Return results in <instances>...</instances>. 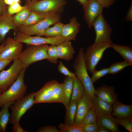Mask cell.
<instances>
[{
  "instance_id": "6da1fadb",
  "label": "cell",
  "mask_w": 132,
  "mask_h": 132,
  "mask_svg": "<svg viewBox=\"0 0 132 132\" xmlns=\"http://www.w3.org/2000/svg\"><path fill=\"white\" fill-rule=\"evenodd\" d=\"M84 52L82 47L78 50L73 65L76 77L79 80L86 92L92 99L95 96V89L91 78L89 76L85 64Z\"/></svg>"
},
{
  "instance_id": "30bf717a",
  "label": "cell",
  "mask_w": 132,
  "mask_h": 132,
  "mask_svg": "<svg viewBox=\"0 0 132 132\" xmlns=\"http://www.w3.org/2000/svg\"><path fill=\"white\" fill-rule=\"evenodd\" d=\"M96 33L94 43L103 42L111 44L110 38L112 29L106 21L102 14L99 15L92 24Z\"/></svg>"
},
{
  "instance_id": "ffe728a7",
  "label": "cell",
  "mask_w": 132,
  "mask_h": 132,
  "mask_svg": "<svg viewBox=\"0 0 132 132\" xmlns=\"http://www.w3.org/2000/svg\"><path fill=\"white\" fill-rule=\"evenodd\" d=\"M113 110L111 115L116 118L132 116V105L122 103L118 100L112 105Z\"/></svg>"
},
{
  "instance_id": "d6986e66",
  "label": "cell",
  "mask_w": 132,
  "mask_h": 132,
  "mask_svg": "<svg viewBox=\"0 0 132 132\" xmlns=\"http://www.w3.org/2000/svg\"><path fill=\"white\" fill-rule=\"evenodd\" d=\"M92 99L93 107L98 118L105 115H111L113 110L112 105L96 95Z\"/></svg>"
},
{
  "instance_id": "db71d44e",
  "label": "cell",
  "mask_w": 132,
  "mask_h": 132,
  "mask_svg": "<svg viewBox=\"0 0 132 132\" xmlns=\"http://www.w3.org/2000/svg\"><path fill=\"white\" fill-rule=\"evenodd\" d=\"M26 0L27 1V3H29L31 1V0Z\"/></svg>"
},
{
  "instance_id": "4316f807",
  "label": "cell",
  "mask_w": 132,
  "mask_h": 132,
  "mask_svg": "<svg viewBox=\"0 0 132 132\" xmlns=\"http://www.w3.org/2000/svg\"><path fill=\"white\" fill-rule=\"evenodd\" d=\"M73 78L66 77L63 83L64 87L65 98L63 103L66 108L69 104L73 88Z\"/></svg>"
},
{
  "instance_id": "f907efd6",
  "label": "cell",
  "mask_w": 132,
  "mask_h": 132,
  "mask_svg": "<svg viewBox=\"0 0 132 132\" xmlns=\"http://www.w3.org/2000/svg\"><path fill=\"white\" fill-rule=\"evenodd\" d=\"M14 2H18L20 3L21 2V1L20 0H13Z\"/></svg>"
},
{
  "instance_id": "52a82bcc",
  "label": "cell",
  "mask_w": 132,
  "mask_h": 132,
  "mask_svg": "<svg viewBox=\"0 0 132 132\" xmlns=\"http://www.w3.org/2000/svg\"><path fill=\"white\" fill-rule=\"evenodd\" d=\"M14 39L19 42L25 43L28 45L49 44L57 45L65 40L61 36L45 37L38 36H32L19 31L14 33Z\"/></svg>"
},
{
  "instance_id": "ee69618b",
  "label": "cell",
  "mask_w": 132,
  "mask_h": 132,
  "mask_svg": "<svg viewBox=\"0 0 132 132\" xmlns=\"http://www.w3.org/2000/svg\"><path fill=\"white\" fill-rule=\"evenodd\" d=\"M12 61L10 60L0 59V71L8 65Z\"/></svg>"
},
{
  "instance_id": "7c38bea8",
  "label": "cell",
  "mask_w": 132,
  "mask_h": 132,
  "mask_svg": "<svg viewBox=\"0 0 132 132\" xmlns=\"http://www.w3.org/2000/svg\"><path fill=\"white\" fill-rule=\"evenodd\" d=\"M83 8L84 19L89 28L91 29L95 19L102 14L104 7L95 0H88Z\"/></svg>"
},
{
  "instance_id": "e575fe53",
  "label": "cell",
  "mask_w": 132,
  "mask_h": 132,
  "mask_svg": "<svg viewBox=\"0 0 132 132\" xmlns=\"http://www.w3.org/2000/svg\"><path fill=\"white\" fill-rule=\"evenodd\" d=\"M56 45H51L48 46L47 50V60L53 64H56L58 59L56 54Z\"/></svg>"
},
{
  "instance_id": "60d3db41",
  "label": "cell",
  "mask_w": 132,
  "mask_h": 132,
  "mask_svg": "<svg viewBox=\"0 0 132 132\" xmlns=\"http://www.w3.org/2000/svg\"><path fill=\"white\" fill-rule=\"evenodd\" d=\"M104 7L107 9L111 6L114 3L115 0H95Z\"/></svg>"
},
{
  "instance_id": "7402d4cb",
  "label": "cell",
  "mask_w": 132,
  "mask_h": 132,
  "mask_svg": "<svg viewBox=\"0 0 132 132\" xmlns=\"http://www.w3.org/2000/svg\"><path fill=\"white\" fill-rule=\"evenodd\" d=\"M111 48L118 53L125 60L132 65V49L130 46L114 43L111 44Z\"/></svg>"
},
{
  "instance_id": "4dcf8cb0",
  "label": "cell",
  "mask_w": 132,
  "mask_h": 132,
  "mask_svg": "<svg viewBox=\"0 0 132 132\" xmlns=\"http://www.w3.org/2000/svg\"><path fill=\"white\" fill-rule=\"evenodd\" d=\"M131 66L126 61L116 62L110 66L109 67V74L114 75L119 72L126 67Z\"/></svg>"
},
{
  "instance_id": "836d02e7",
  "label": "cell",
  "mask_w": 132,
  "mask_h": 132,
  "mask_svg": "<svg viewBox=\"0 0 132 132\" xmlns=\"http://www.w3.org/2000/svg\"><path fill=\"white\" fill-rule=\"evenodd\" d=\"M118 124L123 127L129 132H132V116L121 118H115Z\"/></svg>"
},
{
  "instance_id": "681fc988",
  "label": "cell",
  "mask_w": 132,
  "mask_h": 132,
  "mask_svg": "<svg viewBox=\"0 0 132 132\" xmlns=\"http://www.w3.org/2000/svg\"><path fill=\"white\" fill-rule=\"evenodd\" d=\"M5 41L3 43H2L0 45V54L2 51L3 48L5 44Z\"/></svg>"
},
{
  "instance_id": "8d00e7d4",
  "label": "cell",
  "mask_w": 132,
  "mask_h": 132,
  "mask_svg": "<svg viewBox=\"0 0 132 132\" xmlns=\"http://www.w3.org/2000/svg\"><path fill=\"white\" fill-rule=\"evenodd\" d=\"M24 6H22L20 3L14 2L13 3L7 7V12L10 15L17 14L21 11L25 7Z\"/></svg>"
},
{
  "instance_id": "816d5d0a",
  "label": "cell",
  "mask_w": 132,
  "mask_h": 132,
  "mask_svg": "<svg viewBox=\"0 0 132 132\" xmlns=\"http://www.w3.org/2000/svg\"><path fill=\"white\" fill-rule=\"evenodd\" d=\"M39 0H32L30 2H36L38 1H39Z\"/></svg>"
},
{
  "instance_id": "f35d334b",
  "label": "cell",
  "mask_w": 132,
  "mask_h": 132,
  "mask_svg": "<svg viewBox=\"0 0 132 132\" xmlns=\"http://www.w3.org/2000/svg\"><path fill=\"white\" fill-rule=\"evenodd\" d=\"M81 126L84 132H97L99 127L97 123L88 124Z\"/></svg>"
},
{
  "instance_id": "3957f363",
  "label": "cell",
  "mask_w": 132,
  "mask_h": 132,
  "mask_svg": "<svg viewBox=\"0 0 132 132\" xmlns=\"http://www.w3.org/2000/svg\"><path fill=\"white\" fill-rule=\"evenodd\" d=\"M60 11L49 13L45 18L34 25L30 26H20L18 27V31L29 35L43 36L45 31L50 26L60 22Z\"/></svg>"
},
{
  "instance_id": "8fae6325",
  "label": "cell",
  "mask_w": 132,
  "mask_h": 132,
  "mask_svg": "<svg viewBox=\"0 0 132 132\" xmlns=\"http://www.w3.org/2000/svg\"><path fill=\"white\" fill-rule=\"evenodd\" d=\"M5 42V44L0 54V59L12 61L18 59L22 52V43L10 37H8Z\"/></svg>"
},
{
  "instance_id": "83f0119b",
  "label": "cell",
  "mask_w": 132,
  "mask_h": 132,
  "mask_svg": "<svg viewBox=\"0 0 132 132\" xmlns=\"http://www.w3.org/2000/svg\"><path fill=\"white\" fill-rule=\"evenodd\" d=\"M48 13H43L31 11L28 18L22 25L25 26L34 25L45 18Z\"/></svg>"
},
{
  "instance_id": "1f68e13d",
  "label": "cell",
  "mask_w": 132,
  "mask_h": 132,
  "mask_svg": "<svg viewBox=\"0 0 132 132\" xmlns=\"http://www.w3.org/2000/svg\"><path fill=\"white\" fill-rule=\"evenodd\" d=\"M58 127L60 132H84L80 125H71L61 123Z\"/></svg>"
},
{
  "instance_id": "603a6c76",
  "label": "cell",
  "mask_w": 132,
  "mask_h": 132,
  "mask_svg": "<svg viewBox=\"0 0 132 132\" xmlns=\"http://www.w3.org/2000/svg\"><path fill=\"white\" fill-rule=\"evenodd\" d=\"M14 102H10L4 105L0 111V132L6 131L10 115L9 112V108Z\"/></svg>"
},
{
  "instance_id": "5b68a950",
  "label": "cell",
  "mask_w": 132,
  "mask_h": 132,
  "mask_svg": "<svg viewBox=\"0 0 132 132\" xmlns=\"http://www.w3.org/2000/svg\"><path fill=\"white\" fill-rule=\"evenodd\" d=\"M110 47H111V44L103 42L94 43L88 47L84 54L88 71L92 73L96 69V67L102 58L104 51Z\"/></svg>"
},
{
  "instance_id": "2e32d148",
  "label": "cell",
  "mask_w": 132,
  "mask_h": 132,
  "mask_svg": "<svg viewBox=\"0 0 132 132\" xmlns=\"http://www.w3.org/2000/svg\"><path fill=\"white\" fill-rule=\"evenodd\" d=\"M80 25L76 17H72L69 23L64 24L61 36L65 40H75L80 30Z\"/></svg>"
},
{
  "instance_id": "bcb514c9",
  "label": "cell",
  "mask_w": 132,
  "mask_h": 132,
  "mask_svg": "<svg viewBox=\"0 0 132 132\" xmlns=\"http://www.w3.org/2000/svg\"><path fill=\"white\" fill-rule=\"evenodd\" d=\"M110 131L106 128L102 127H99L97 132H110Z\"/></svg>"
},
{
  "instance_id": "c3c4849f",
  "label": "cell",
  "mask_w": 132,
  "mask_h": 132,
  "mask_svg": "<svg viewBox=\"0 0 132 132\" xmlns=\"http://www.w3.org/2000/svg\"><path fill=\"white\" fill-rule=\"evenodd\" d=\"M78 1L81 5L83 6H84L87 3V0H76Z\"/></svg>"
},
{
  "instance_id": "277c9868",
  "label": "cell",
  "mask_w": 132,
  "mask_h": 132,
  "mask_svg": "<svg viewBox=\"0 0 132 132\" xmlns=\"http://www.w3.org/2000/svg\"><path fill=\"white\" fill-rule=\"evenodd\" d=\"M48 44L29 45L20 54L18 59L22 68L26 69L32 64L39 61L47 59Z\"/></svg>"
},
{
  "instance_id": "9a60e30c",
  "label": "cell",
  "mask_w": 132,
  "mask_h": 132,
  "mask_svg": "<svg viewBox=\"0 0 132 132\" xmlns=\"http://www.w3.org/2000/svg\"><path fill=\"white\" fill-rule=\"evenodd\" d=\"M13 30L15 33L18 31V27L14 23L13 16L7 12L0 15V44L5 41L6 35L9 31Z\"/></svg>"
},
{
  "instance_id": "f546056e",
  "label": "cell",
  "mask_w": 132,
  "mask_h": 132,
  "mask_svg": "<svg viewBox=\"0 0 132 132\" xmlns=\"http://www.w3.org/2000/svg\"><path fill=\"white\" fill-rule=\"evenodd\" d=\"M31 11L25 5L23 9L13 16V22L16 26L18 27L22 25L28 18Z\"/></svg>"
},
{
  "instance_id": "4fadbf2b",
  "label": "cell",
  "mask_w": 132,
  "mask_h": 132,
  "mask_svg": "<svg viewBox=\"0 0 132 132\" xmlns=\"http://www.w3.org/2000/svg\"><path fill=\"white\" fill-rule=\"evenodd\" d=\"M93 107L92 99L86 92L77 101L75 125H80L84 116Z\"/></svg>"
},
{
  "instance_id": "9c48e42d",
  "label": "cell",
  "mask_w": 132,
  "mask_h": 132,
  "mask_svg": "<svg viewBox=\"0 0 132 132\" xmlns=\"http://www.w3.org/2000/svg\"><path fill=\"white\" fill-rule=\"evenodd\" d=\"M22 69L18 59L14 60L9 69L0 73V89L3 92L7 90L15 81Z\"/></svg>"
},
{
  "instance_id": "7a4b0ae2",
  "label": "cell",
  "mask_w": 132,
  "mask_h": 132,
  "mask_svg": "<svg viewBox=\"0 0 132 132\" xmlns=\"http://www.w3.org/2000/svg\"><path fill=\"white\" fill-rule=\"evenodd\" d=\"M26 69H22L15 81L0 95V107L8 102H15L25 96L27 88L24 80Z\"/></svg>"
},
{
  "instance_id": "7bdbcfd3",
  "label": "cell",
  "mask_w": 132,
  "mask_h": 132,
  "mask_svg": "<svg viewBox=\"0 0 132 132\" xmlns=\"http://www.w3.org/2000/svg\"><path fill=\"white\" fill-rule=\"evenodd\" d=\"M7 7L3 0H0V15L7 12Z\"/></svg>"
},
{
  "instance_id": "ac0fdd59",
  "label": "cell",
  "mask_w": 132,
  "mask_h": 132,
  "mask_svg": "<svg viewBox=\"0 0 132 132\" xmlns=\"http://www.w3.org/2000/svg\"><path fill=\"white\" fill-rule=\"evenodd\" d=\"M56 49L58 58L67 61L72 59L75 53L71 43L68 41L65 40L56 45Z\"/></svg>"
},
{
  "instance_id": "f1b7e54d",
  "label": "cell",
  "mask_w": 132,
  "mask_h": 132,
  "mask_svg": "<svg viewBox=\"0 0 132 132\" xmlns=\"http://www.w3.org/2000/svg\"><path fill=\"white\" fill-rule=\"evenodd\" d=\"M64 24L59 22L49 27L44 31L43 35L45 37H55L61 36Z\"/></svg>"
},
{
  "instance_id": "d590c367",
  "label": "cell",
  "mask_w": 132,
  "mask_h": 132,
  "mask_svg": "<svg viewBox=\"0 0 132 132\" xmlns=\"http://www.w3.org/2000/svg\"><path fill=\"white\" fill-rule=\"evenodd\" d=\"M92 73V75L91 78L93 83L106 75L109 74V68L101 69L99 70L95 69Z\"/></svg>"
},
{
  "instance_id": "b9f144b4",
  "label": "cell",
  "mask_w": 132,
  "mask_h": 132,
  "mask_svg": "<svg viewBox=\"0 0 132 132\" xmlns=\"http://www.w3.org/2000/svg\"><path fill=\"white\" fill-rule=\"evenodd\" d=\"M12 132H28V131L24 130L20 125L19 123L13 125Z\"/></svg>"
},
{
  "instance_id": "ab89813d",
  "label": "cell",
  "mask_w": 132,
  "mask_h": 132,
  "mask_svg": "<svg viewBox=\"0 0 132 132\" xmlns=\"http://www.w3.org/2000/svg\"><path fill=\"white\" fill-rule=\"evenodd\" d=\"M38 132H60L54 126H47L41 127L37 131Z\"/></svg>"
},
{
  "instance_id": "484cf974",
  "label": "cell",
  "mask_w": 132,
  "mask_h": 132,
  "mask_svg": "<svg viewBox=\"0 0 132 132\" xmlns=\"http://www.w3.org/2000/svg\"><path fill=\"white\" fill-rule=\"evenodd\" d=\"M77 102L70 101L66 108V112L65 123L69 125H75Z\"/></svg>"
},
{
  "instance_id": "74e56055",
  "label": "cell",
  "mask_w": 132,
  "mask_h": 132,
  "mask_svg": "<svg viewBox=\"0 0 132 132\" xmlns=\"http://www.w3.org/2000/svg\"><path fill=\"white\" fill-rule=\"evenodd\" d=\"M58 69L59 71L66 77H68L73 78L76 77L75 73L69 71L61 61H60L58 65Z\"/></svg>"
},
{
  "instance_id": "cb8c5ba5",
  "label": "cell",
  "mask_w": 132,
  "mask_h": 132,
  "mask_svg": "<svg viewBox=\"0 0 132 132\" xmlns=\"http://www.w3.org/2000/svg\"><path fill=\"white\" fill-rule=\"evenodd\" d=\"M65 98L64 87L63 83H58L54 88L49 103H63Z\"/></svg>"
},
{
  "instance_id": "f6af8a7d",
  "label": "cell",
  "mask_w": 132,
  "mask_h": 132,
  "mask_svg": "<svg viewBox=\"0 0 132 132\" xmlns=\"http://www.w3.org/2000/svg\"><path fill=\"white\" fill-rule=\"evenodd\" d=\"M127 21H132V2L125 17Z\"/></svg>"
},
{
  "instance_id": "7dc6e473",
  "label": "cell",
  "mask_w": 132,
  "mask_h": 132,
  "mask_svg": "<svg viewBox=\"0 0 132 132\" xmlns=\"http://www.w3.org/2000/svg\"><path fill=\"white\" fill-rule=\"evenodd\" d=\"M4 2L6 5H10L14 2L13 0H3Z\"/></svg>"
},
{
  "instance_id": "8992f818",
  "label": "cell",
  "mask_w": 132,
  "mask_h": 132,
  "mask_svg": "<svg viewBox=\"0 0 132 132\" xmlns=\"http://www.w3.org/2000/svg\"><path fill=\"white\" fill-rule=\"evenodd\" d=\"M35 92L24 96L15 101L10 108L11 110L9 123L13 125L19 123L23 115L34 104Z\"/></svg>"
},
{
  "instance_id": "d4e9b609",
  "label": "cell",
  "mask_w": 132,
  "mask_h": 132,
  "mask_svg": "<svg viewBox=\"0 0 132 132\" xmlns=\"http://www.w3.org/2000/svg\"><path fill=\"white\" fill-rule=\"evenodd\" d=\"M85 92L84 87L76 77L73 79V89L70 102H77L82 97Z\"/></svg>"
},
{
  "instance_id": "f5cc1de1",
  "label": "cell",
  "mask_w": 132,
  "mask_h": 132,
  "mask_svg": "<svg viewBox=\"0 0 132 132\" xmlns=\"http://www.w3.org/2000/svg\"><path fill=\"white\" fill-rule=\"evenodd\" d=\"M3 92L0 89V95Z\"/></svg>"
},
{
  "instance_id": "44dd1931",
  "label": "cell",
  "mask_w": 132,
  "mask_h": 132,
  "mask_svg": "<svg viewBox=\"0 0 132 132\" xmlns=\"http://www.w3.org/2000/svg\"><path fill=\"white\" fill-rule=\"evenodd\" d=\"M97 123L98 127H104L112 132H120L118 124L115 118L111 115H105L98 117Z\"/></svg>"
},
{
  "instance_id": "d6a6232c",
  "label": "cell",
  "mask_w": 132,
  "mask_h": 132,
  "mask_svg": "<svg viewBox=\"0 0 132 132\" xmlns=\"http://www.w3.org/2000/svg\"><path fill=\"white\" fill-rule=\"evenodd\" d=\"M98 117L93 107L86 114L83 118L80 125L97 123Z\"/></svg>"
},
{
  "instance_id": "5bb4252c",
  "label": "cell",
  "mask_w": 132,
  "mask_h": 132,
  "mask_svg": "<svg viewBox=\"0 0 132 132\" xmlns=\"http://www.w3.org/2000/svg\"><path fill=\"white\" fill-rule=\"evenodd\" d=\"M58 82L55 80L47 82L39 90L35 92L34 104L49 103L53 89Z\"/></svg>"
},
{
  "instance_id": "ba28073f",
  "label": "cell",
  "mask_w": 132,
  "mask_h": 132,
  "mask_svg": "<svg viewBox=\"0 0 132 132\" xmlns=\"http://www.w3.org/2000/svg\"><path fill=\"white\" fill-rule=\"evenodd\" d=\"M66 3L65 0H40L26 5L31 11L47 14L61 11Z\"/></svg>"
},
{
  "instance_id": "e0dca14e",
  "label": "cell",
  "mask_w": 132,
  "mask_h": 132,
  "mask_svg": "<svg viewBox=\"0 0 132 132\" xmlns=\"http://www.w3.org/2000/svg\"><path fill=\"white\" fill-rule=\"evenodd\" d=\"M95 94L99 98L112 105L117 100L118 95L115 92V89L112 86L103 85L95 89Z\"/></svg>"
}]
</instances>
